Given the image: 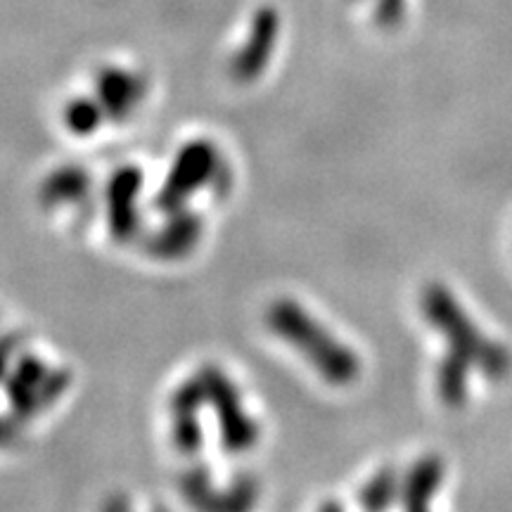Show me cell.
<instances>
[{"instance_id":"cell-3","label":"cell","mask_w":512,"mask_h":512,"mask_svg":"<svg viewBox=\"0 0 512 512\" xmlns=\"http://www.w3.org/2000/svg\"><path fill=\"white\" fill-rule=\"evenodd\" d=\"M444 482V465L439 458H422L420 463L413 465L411 475L403 484V505L408 510H425L434 494Z\"/></svg>"},{"instance_id":"cell-2","label":"cell","mask_w":512,"mask_h":512,"mask_svg":"<svg viewBox=\"0 0 512 512\" xmlns=\"http://www.w3.org/2000/svg\"><path fill=\"white\" fill-rule=\"evenodd\" d=\"M271 323L280 335L292 339L294 347L306 351L311 363H316L332 382H351L356 377V356L349 349H344L342 344H337L335 337H325L328 332L320 330L316 320L299 311L292 302L275 306Z\"/></svg>"},{"instance_id":"cell-4","label":"cell","mask_w":512,"mask_h":512,"mask_svg":"<svg viewBox=\"0 0 512 512\" xmlns=\"http://www.w3.org/2000/svg\"><path fill=\"white\" fill-rule=\"evenodd\" d=\"M275 15L271 10H264L256 15L254 29H252V41L247 43L238 57L240 72L242 74H254L256 69H261V64L268 60V50H271L275 41Z\"/></svg>"},{"instance_id":"cell-6","label":"cell","mask_w":512,"mask_h":512,"mask_svg":"<svg viewBox=\"0 0 512 512\" xmlns=\"http://www.w3.org/2000/svg\"><path fill=\"white\" fill-rule=\"evenodd\" d=\"M396 494V477L394 472H382V475L375 477V482L368 486L366 491V505L368 508H384L389 505Z\"/></svg>"},{"instance_id":"cell-5","label":"cell","mask_w":512,"mask_h":512,"mask_svg":"<svg viewBox=\"0 0 512 512\" xmlns=\"http://www.w3.org/2000/svg\"><path fill=\"white\" fill-rule=\"evenodd\" d=\"M472 363L465 361L463 356L448 351L439 366V380L437 389L441 401L451 408H460L467 401V370H470Z\"/></svg>"},{"instance_id":"cell-7","label":"cell","mask_w":512,"mask_h":512,"mask_svg":"<svg viewBox=\"0 0 512 512\" xmlns=\"http://www.w3.org/2000/svg\"><path fill=\"white\" fill-rule=\"evenodd\" d=\"M403 8H406V0H380L375 10L377 24H382V27H392V24H396L401 19Z\"/></svg>"},{"instance_id":"cell-1","label":"cell","mask_w":512,"mask_h":512,"mask_svg":"<svg viewBox=\"0 0 512 512\" xmlns=\"http://www.w3.org/2000/svg\"><path fill=\"white\" fill-rule=\"evenodd\" d=\"M422 309H425L427 320L448 339V347H451L448 351L475 363L489 380H503L505 375H510V351L503 344L486 339L446 287H427L425 297H422Z\"/></svg>"}]
</instances>
